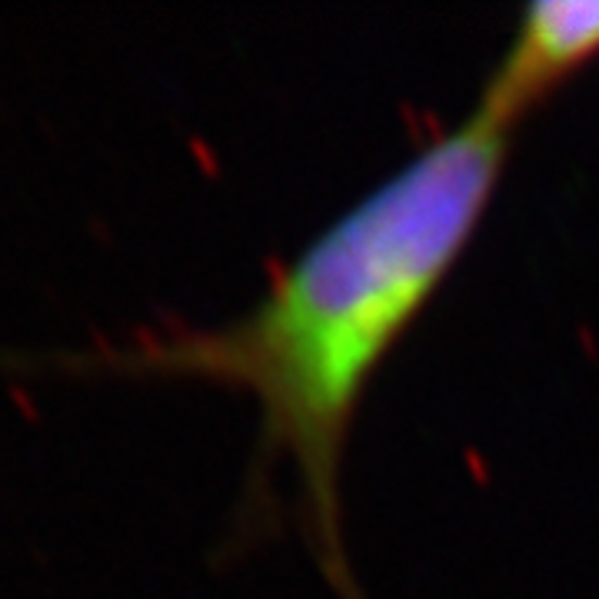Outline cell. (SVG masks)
<instances>
[{
	"label": "cell",
	"mask_w": 599,
	"mask_h": 599,
	"mask_svg": "<svg viewBox=\"0 0 599 599\" xmlns=\"http://www.w3.org/2000/svg\"><path fill=\"white\" fill-rule=\"evenodd\" d=\"M513 131L469 110L300 250L240 317L110 346L97 367L191 377L260 409L257 484L286 466L323 579L364 599L343 536V460L370 383L427 314L487 220Z\"/></svg>",
	"instance_id": "cell-1"
},
{
	"label": "cell",
	"mask_w": 599,
	"mask_h": 599,
	"mask_svg": "<svg viewBox=\"0 0 599 599\" xmlns=\"http://www.w3.org/2000/svg\"><path fill=\"white\" fill-rule=\"evenodd\" d=\"M592 60H599V0H539L519 14L473 110L516 131Z\"/></svg>",
	"instance_id": "cell-2"
}]
</instances>
